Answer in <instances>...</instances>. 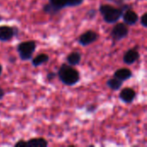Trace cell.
Segmentation results:
<instances>
[{
    "label": "cell",
    "mask_w": 147,
    "mask_h": 147,
    "mask_svg": "<svg viewBox=\"0 0 147 147\" xmlns=\"http://www.w3.org/2000/svg\"><path fill=\"white\" fill-rule=\"evenodd\" d=\"M120 99L126 103H131L136 97V92L131 88H125L120 92Z\"/></svg>",
    "instance_id": "52a82bcc"
},
{
    "label": "cell",
    "mask_w": 147,
    "mask_h": 147,
    "mask_svg": "<svg viewBox=\"0 0 147 147\" xmlns=\"http://www.w3.org/2000/svg\"><path fill=\"white\" fill-rule=\"evenodd\" d=\"M98 38H99V34L96 32L90 29V30L84 32V34H82L79 36L78 41L81 46H88V45H90V44L94 43L95 41H96L98 40Z\"/></svg>",
    "instance_id": "5b68a950"
},
{
    "label": "cell",
    "mask_w": 147,
    "mask_h": 147,
    "mask_svg": "<svg viewBox=\"0 0 147 147\" xmlns=\"http://www.w3.org/2000/svg\"><path fill=\"white\" fill-rule=\"evenodd\" d=\"M56 76H57V73H56V72L50 71V72H48V73H47V78L49 81H51V80H53V79L56 78Z\"/></svg>",
    "instance_id": "ffe728a7"
},
{
    "label": "cell",
    "mask_w": 147,
    "mask_h": 147,
    "mask_svg": "<svg viewBox=\"0 0 147 147\" xmlns=\"http://www.w3.org/2000/svg\"><path fill=\"white\" fill-rule=\"evenodd\" d=\"M2 20H3V17H2V16H0V22H1V21H2Z\"/></svg>",
    "instance_id": "cb8c5ba5"
},
{
    "label": "cell",
    "mask_w": 147,
    "mask_h": 147,
    "mask_svg": "<svg viewBox=\"0 0 147 147\" xmlns=\"http://www.w3.org/2000/svg\"><path fill=\"white\" fill-rule=\"evenodd\" d=\"M17 32L18 29L16 28H11L9 26H0V40L9 41Z\"/></svg>",
    "instance_id": "8992f818"
},
{
    "label": "cell",
    "mask_w": 147,
    "mask_h": 147,
    "mask_svg": "<svg viewBox=\"0 0 147 147\" xmlns=\"http://www.w3.org/2000/svg\"><path fill=\"white\" fill-rule=\"evenodd\" d=\"M96 109V105H90L87 109V111L90 112V113H93L95 110Z\"/></svg>",
    "instance_id": "44dd1931"
},
{
    "label": "cell",
    "mask_w": 147,
    "mask_h": 147,
    "mask_svg": "<svg viewBox=\"0 0 147 147\" xmlns=\"http://www.w3.org/2000/svg\"><path fill=\"white\" fill-rule=\"evenodd\" d=\"M57 76L64 84L68 86L75 85L80 80L79 72L71 65L66 64H63L59 67Z\"/></svg>",
    "instance_id": "6da1fadb"
},
{
    "label": "cell",
    "mask_w": 147,
    "mask_h": 147,
    "mask_svg": "<svg viewBox=\"0 0 147 147\" xmlns=\"http://www.w3.org/2000/svg\"><path fill=\"white\" fill-rule=\"evenodd\" d=\"M66 59L70 65H71V66L78 65H79V63L81 61V54H80V53H78L77 51L72 52L67 56Z\"/></svg>",
    "instance_id": "7c38bea8"
},
{
    "label": "cell",
    "mask_w": 147,
    "mask_h": 147,
    "mask_svg": "<svg viewBox=\"0 0 147 147\" xmlns=\"http://www.w3.org/2000/svg\"><path fill=\"white\" fill-rule=\"evenodd\" d=\"M99 11L102 14L104 22L107 23H115L122 16L124 10L120 7L116 8L109 4H102L99 7Z\"/></svg>",
    "instance_id": "7a4b0ae2"
},
{
    "label": "cell",
    "mask_w": 147,
    "mask_h": 147,
    "mask_svg": "<svg viewBox=\"0 0 147 147\" xmlns=\"http://www.w3.org/2000/svg\"><path fill=\"white\" fill-rule=\"evenodd\" d=\"M123 18L124 23L128 25H134L139 21V16L136 12H134L132 9L125 10L121 16Z\"/></svg>",
    "instance_id": "ba28073f"
},
{
    "label": "cell",
    "mask_w": 147,
    "mask_h": 147,
    "mask_svg": "<svg viewBox=\"0 0 147 147\" xmlns=\"http://www.w3.org/2000/svg\"><path fill=\"white\" fill-rule=\"evenodd\" d=\"M4 94H5V92H4V90H3V89L2 87H0V100H2V99L3 98Z\"/></svg>",
    "instance_id": "7402d4cb"
},
{
    "label": "cell",
    "mask_w": 147,
    "mask_h": 147,
    "mask_svg": "<svg viewBox=\"0 0 147 147\" xmlns=\"http://www.w3.org/2000/svg\"><path fill=\"white\" fill-rule=\"evenodd\" d=\"M55 10L56 13L60 11L65 7H68V2L67 0H49L48 3Z\"/></svg>",
    "instance_id": "8fae6325"
},
{
    "label": "cell",
    "mask_w": 147,
    "mask_h": 147,
    "mask_svg": "<svg viewBox=\"0 0 147 147\" xmlns=\"http://www.w3.org/2000/svg\"><path fill=\"white\" fill-rule=\"evenodd\" d=\"M96 15V10L94 9H90L87 12L86 16H88V17H90V18H93V17H95Z\"/></svg>",
    "instance_id": "d6986e66"
},
{
    "label": "cell",
    "mask_w": 147,
    "mask_h": 147,
    "mask_svg": "<svg viewBox=\"0 0 147 147\" xmlns=\"http://www.w3.org/2000/svg\"><path fill=\"white\" fill-rule=\"evenodd\" d=\"M128 27L126 23L124 22H119L116 23L114 28L111 30V37L115 40H121L124 38H126L128 35Z\"/></svg>",
    "instance_id": "277c9868"
},
{
    "label": "cell",
    "mask_w": 147,
    "mask_h": 147,
    "mask_svg": "<svg viewBox=\"0 0 147 147\" xmlns=\"http://www.w3.org/2000/svg\"><path fill=\"white\" fill-rule=\"evenodd\" d=\"M122 84H123V81H121V80H120V79H118L116 78H110V79H109L107 81V86L109 89H111L112 90H115V91L119 90L121 88Z\"/></svg>",
    "instance_id": "5bb4252c"
},
{
    "label": "cell",
    "mask_w": 147,
    "mask_h": 147,
    "mask_svg": "<svg viewBox=\"0 0 147 147\" xmlns=\"http://www.w3.org/2000/svg\"><path fill=\"white\" fill-rule=\"evenodd\" d=\"M132 76H133L132 71L127 68H121V69H118L115 72V78H116L121 81L128 80L132 78Z\"/></svg>",
    "instance_id": "30bf717a"
},
{
    "label": "cell",
    "mask_w": 147,
    "mask_h": 147,
    "mask_svg": "<svg viewBox=\"0 0 147 147\" xmlns=\"http://www.w3.org/2000/svg\"><path fill=\"white\" fill-rule=\"evenodd\" d=\"M84 0H67L68 2V7H75L78 6L83 3Z\"/></svg>",
    "instance_id": "2e32d148"
},
{
    "label": "cell",
    "mask_w": 147,
    "mask_h": 147,
    "mask_svg": "<svg viewBox=\"0 0 147 147\" xmlns=\"http://www.w3.org/2000/svg\"><path fill=\"white\" fill-rule=\"evenodd\" d=\"M28 147H47L48 146L47 141L43 138L31 139L27 141Z\"/></svg>",
    "instance_id": "4fadbf2b"
},
{
    "label": "cell",
    "mask_w": 147,
    "mask_h": 147,
    "mask_svg": "<svg viewBox=\"0 0 147 147\" xmlns=\"http://www.w3.org/2000/svg\"><path fill=\"white\" fill-rule=\"evenodd\" d=\"M15 147H28L27 141H24V140H19L18 142H16L15 144Z\"/></svg>",
    "instance_id": "ac0fdd59"
},
{
    "label": "cell",
    "mask_w": 147,
    "mask_h": 147,
    "mask_svg": "<svg viewBox=\"0 0 147 147\" xmlns=\"http://www.w3.org/2000/svg\"><path fill=\"white\" fill-rule=\"evenodd\" d=\"M36 48V43L34 40H28L21 42L17 46V52L22 60H28L32 58V55Z\"/></svg>",
    "instance_id": "3957f363"
},
{
    "label": "cell",
    "mask_w": 147,
    "mask_h": 147,
    "mask_svg": "<svg viewBox=\"0 0 147 147\" xmlns=\"http://www.w3.org/2000/svg\"><path fill=\"white\" fill-rule=\"evenodd\" d=\"M49 60V56L46 53H40L39 55H37L36 57H34L32 60V64L34 66H40L42 64L47 63Z\"/></svg>",
    "instance_id": "9a60e30c"
},
{
    "label": "cell",
    "mask_w": 147,
    "mask_h": 147,
    "mask_svg": "<svg viewBox=\"0 0 147 147\" xmlns=\"http://www.w3.org/2000/svg\"><path fill=\"white\" fill-rule=\"evenodd\" d=\"M140 23H141V25L144 28H146L147 27V13L143 14V16H141V18H140Z\"/></svg>",
    "instance_id": "e0dca14e"
},
{
    "label": "cell",
    "mask_w": 147,
    "mask_h": 147,
    "mask_svg": "<svg viewBox=\"0 0 147 147\" xmlns=\"http://www.w3.org/2000/svg\"><path fill=\"white\" fill-rule=\"evenodd\" d=\"M140 59V53L134 49H129L127 50L123 56V62L126 65H133L134 63H135L138 59Z\"/></svg>",
    "instance_id": "9c48e42d"
},
{
    "label": "cell",
    "mask_w": 147,
    "mask_h": 147,
    "mask_svg": "<svg viewBox=\"0 0 147 147\" xmlns=\"http://www.w3.org/2000/svg\"><path fill=\"white\" fill-rule=\"evenodd\" d=\"M2 71H3V66L0 65V75L2 74Z\"/></svg>",
    "instance_id": "603a6c76"
}]
</instances>
